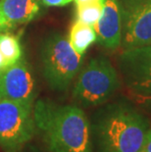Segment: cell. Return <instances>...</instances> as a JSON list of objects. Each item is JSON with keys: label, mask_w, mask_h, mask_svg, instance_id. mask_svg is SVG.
Listing matches in <instances>:
<instances>
[{"label": "cell", "mask_w": 151, "mask_h": 152, "mask_svg": "<svg viewBox=\"0 0 151 152\" xmlns=\"http://www.w3.org/2000/svg\"><path fill=\"white\" fill-rule=\"evenodd\" d=\"M35 83L23 57L18 62L0 70V100H12L33 105Z\"/></svg>", "instance_id": "obj_8"}, {"label": "cell", "mask_w": 151, "mask_h": 152, "mask_svg": "<svg viewBox=\"0 0 151 152\" xmlns=\"http://www.w3.org/2000/svg\"><path fill=\"white\" fill-rule=\"evenodd\" d=\"M103 3L104 2L91 1L82 3V4H77V20L83 23V24L94 27V25L97 23L101 16L102 9H103Z\"/></svg>", "instance_id": "obj_13"}, {"label": "cell", "mask_w": 151, "mask_h": 152, "mask_svg": "<svg viewBox=\"0 0 151 152\" xmlns=\"http://www.w3.org/2000/svg\"><path fill=\"white\" fill-rule=\"evenodd\" d=\"M141 150H143L144 152H151V128H149V130L146 132Z\"/></svg>", "instance_id": "obj_16"}, {"label": "cell", "mask_w": 151, "mask_h": 152, "mask_svg": "<svg viewBox=\"0 0 151 152\" xmlns=\"http://www.w3.org/2000/svg\"><path fill=\"white\" fill-rule=\"evenodd\" d=\"M41 59L48 85L51 88L64 91L81 70L82 56L73 49L64 35L54 34L44 43Z\"/></svg>", "instance_id": "obj_4"}, {"label": "cell", "mask_w": 151, "mask_h": 152, "mask_svg": "<svg viewBox=\"0 0 151 152\" xmlns=\"http://www.w3.org/2000/svg\"><path fill=\"white\" fill-rule=\"evenodd\" d=\"M34 116L50 152H92L90 123L78 106L40 101Z\"/></svg>", "instance_id": "obj_1"}, {"label": "cell", "mask_w": 151, "mask_h": 152, "mask_svg": "<svg viewBox=\"0 0 151 152\" xmlns=\"http://www.w3.org/2000/svg\"><path fill=\"white\" fill-rule=\"evenodd\" d=\"M91 1H99V2H104L105 0H74V2L77 4H82V3H86V2H91Z\"/></svg>", "instance_id": "obj_18"}, {"label": "cell", "mask_w": 151, "mask_h": 152, "mask_svg": "<svg viewBox=\"0 0 151 152\" xmlns=\"http://www.w3.org/2000/svg\"><path fill=\"white\" fill-rule=\"evenodd\" d=\"M5 68H7V66H6V63L4 61V58L2 56V54L0 53V70L5 69Z\"/></svg>", "instance_id": "obj_19"}, {"label": "cell", "mask_w": 151, "mask_h": 152, "mask_svg": "<svg viewBox=\"0 0 151 152\" xmlns=\"http://www.w3.org/2000/svg\"><path fill=\"white\" fill-rule=\"evenodd\" d=\"M124 49L151 45V0H118Z\"/></svg>", "instance_id": "obj_6"}, {"label": "cell", "mask_w": 151, "mask_h": 152, "mask_svg": "<svg viewBox=\"0 0 151 152\" xmlns=\"http://www.w3.org/2000/svg\"><path fill=\"white\" fill-rule=\"evenodd\" d=\"M39 11V0H0V12L11 28L34 20Z\"/></svg>", "instance_id": "obj_10"}, {"label": "cell", "mask_w": 151, "mask_h": 152, "mask_svg": "<svg viewBox=\"0 0 151 152\" xmlns=\"http://www.w3.org/2000/svg\"><path fill=\"white\" fill-rule=\"evenodd\" d=\"M36 132L33 105L0 100V148L21 152Z\"/></svg>", "instance_id": "obj_5"}, {"label": "cell", "mask_w": 151, "mask_h": 152, "mask_svg": "<svg viewBox=\"0 0 151 152\" xmlns=\"http://www.w3.org/2000/svg\"><path fill=\"white\" fill-rule=\"evenodd\" d=\"M120 64L125 82L133 94L151 95V45L125 49Z\"/></svg>", "instance_id": "obj_7"}, {"label": "cell", "mask_w": 151, "mask_h": 152, "mask_svg": "<svg viewBox=\"0 0 151 152\" xmlns=\"http://www.w3.org/2000/svg\"><path fill=\"white\" fill-rule=\"evenodd\" d=\"M12 28H10V26L7 24V22L4 20L3 16L0 12V33H5V31H10Z\"/></svg>", "instance_id": "obj_17"}, {"label": "cell", "mask_w": 151, "mask_h": 152, "mask_svg": "<svg viewBox=\"0 0 151 152\" xmlns=\"http://www.w3.org/2000/svg\"><path fill=\"white\" fill-rule=\"evenodd\" d=\"M133 99L137 104L145 108L151 109V95H137L133 94Z\"/></svg>", "instance_id": "obj_15"}, {"label": "cell", "mask_w": 151, "mask_h": 152, "mask_svg": "<svg viewBox=\"0 0 151 152\" xmlns=\"http://www.w3.org/2000/svg\"><path fill=\"white\" fill-rule=\"evenodd\" d=\"M96 40L109 50L122 43V19L118 0H105L101 16L94 25Z\"/></svg>", "instance_id": "obj_9"}, {"label": "cell", "mask_w": 151, "mask_h": 152, "mask_svg": "<svg viewBox=\"0 0 151 152\" xmlns=\"http://www.w3.org/2000/svg\"><path fill=\"white\" fill-rule=\"evenodd\" d=\"M120 86L117 71L107 58L90 60L78 77L73 98L83 107H94L108 101Z\"/></svg>", "instance_id": "obj_3"}, {"label": "cell", "mask_w": 151, "mask_h": 152, "mask_svg": "<svg viewBox=\"0 0 151 152\" xmlns=\"http://www.w3.org/2000/svg\"><path fill=\"white\" fill-rule=\"evenodd\" d=\"M39 1L47 7H63L72 3L74 0H39Z\"/></svg>", "instance_id": "obj_14"}, {"label": "cell", "mask_w": 151, "mask_h": 152, "mask_svg": "<svg viewBox=\"0 0 151 152\" xmlns=\"http://www.w3.org/2000/svg\"><path fill=\"white\" fill-rule=\"evenodd\" d=\"M149 123L127 103H116L97 119L95 134L100 152H139Z\"/></svg>", "instance_id": "obj_2"}, {"label": "cell", "mask_w": 151, "mask_h": 152, "mask_svg": "<svg viewBox=\"0 0 151 152\" xmlns=\"http://www.w3.org/2000/svg\"><path fill=\"white\" fill-rule=\"evenodd\" d=\"M0 53L4 58L7 67L18 62L23 54L20 38L9 31L0 33Z\"/></svg>", "instance_id": "obj_12"}, {"label": "cell", "mask_w": 151, "mask_h": 152, "mask_svg": "<svg viewBox=\"0 0 151 152\" xmlns=\"http://www.w3.org/2000/svg\"><path fill=\"white\" fill-rule=\"evenodd\" d=\"M69 42L73 49L81 56L96 41V33L94 27L77 20L71 27L69 34Z\"/></svg>", "instance_id": "obj_11"}]
</instances>
